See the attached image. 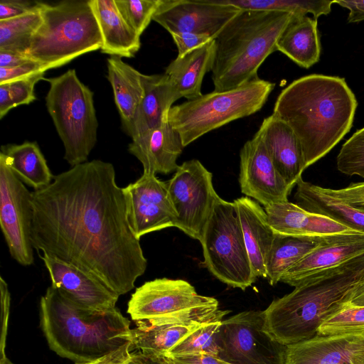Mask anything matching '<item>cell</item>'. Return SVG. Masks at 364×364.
I'll use <instances>...</instances> for the list:
<instances>
[{
	"label": "cell",
	"instance_id": "cell-10",
	"mask_svg": "<svg viewBox=\"0 0 364 364\" xmlns=\"http://www.w3.org/2000/svg\"><path fill=\"white\" fill-rule=\"evenodd\" d=\"M200 242L204 264L218 279L242 290L255 282L233 202L218 197Z\"/></svg>",
	"mask_w": 364,
	"mask_h": 364
},
{
	"label": "cell",
	"instance_id": "cell-3",
	"mask_svg": "<svg viewBox=\"0 0 364 364\" xmlns=\"http://www.w3.org/2000/svg\"><path fill=\"white\" fill-rule=\"evenodd\" d=\"M363 274L364 255L309 277L262 311L265 331L284 346L314 337L348 301Z\"/></svg>",
	"mask_w": 364,
	"mask_h": 364
},
{
	"label": "cell",
	"instance_id": "cell-51",
	"mask_svg": "<svg viewBox=\"0 0 364 364\" xmlns=\"http://www.w3.org/2000/svg\"><path fill=\"white\" fill-rule=\"evenodd\" d=\"M12 108L8 90L4 84H0V119Z\"/></svg>",
	"mask_w": 364,
	"mask_h": 364
},
{
	"label": "cell",
	"instance_id": "cell-42",
	"mask_svg": "<svg viewBox=\"0 0 364 364\" xmlns=\"http://www.w3.org/2000/svg\"><path fill=\"white\" fill-rule=\"evenodd\" d=\"M41 72L46 73L42 65L36 61H31L13 68H0V84L21 79Z\"/></svg>",
	"mask_w": 364,
	"mask_h": 364
},
{
	"label": "cell",
	"instance_id": "cell-23",
	"mask_svg": "<svg viewBox=\"0 0 364 364\" xmlns=\"http://www.w3.org/2000/svg\"><path fill=\"white\" fill-rule=\"evenodd\" d=\"M183 148L179 134L168 121L132 139L128 151L141 162L143 172L168 174L178 168Z\"/></svg>",
	"mask_w": 364,
	"mask_h": 364
},
{
	"label": "cell",
	"instance_id": "cell-29",
	"mask_svg": "<svg viewBox=\"0 0 364 364\" xmlns=\"http://www.w3.org/2000/svg\"><path fill=\"white\" fill-rule=\"evenodd\" d=\"M143 74L124 63L122 58L112 55L107 59V79L125 130L130 124L144 95Z\"/></svg>",
	"mask_w": 364,
	"mask_h": 364
},
{
	"label": "cell",
	"instance_id": "cell-7",
	"mask_svg": "<svg viewBox=\"0 0 364 364\" xmlns=\"http://www.w3.org/2000/svg\"><path fill=\"white\" fill-rule=\"evenodd\" d=\"M274 85L258 78L232 90L213 91L173 106L168 121L185 147L215 129L259 111Z\"/></svg>",
	"mask_w": 364,
	"mask_h": 364
},
{
	"label": "cell",
	"instance_id": "cell-4",
	"mask_svg": "<svg viewBox=\"0 0 364 364\" xmlns=\"http://www.w3.org/2000/svg\"><path fill=\"white\" fill-rule=\"evenodd\" d=\"M39 316L50 349L75 363L99 360L132 343L130 321L117 308L83 309L53 286L41 298Z\"/></svg>",
	"mask_w": 364,
	"mask_h": 364
},
{
	"label": "cell",
	"instance_id": "cell-8",
	"mask_svg": "<svg viewBox=\"0 0 364 364\" xmlns=\"http://www.w3.org/2000/svg\"><path fill=\"white\" fill-rule=\"evenodd\" d=\"M43 80L50 85L46 105L63 141L64 159L72 167L87 161L97 140L93 92L74 69Z\"/></svg>",
	"mask_w": 364,
	"mask_h": 364
},
{
	"label": "cell",
	"instance_id": "cell-16",
	"mask_svg": "<svg viewBox=\"0 0 364 364\" xmlns=\"http://www.w3.org/2000/svg\"><path fill=\"white\" fill-rule=\"evenodd\" d=\"M239 183L243 194L264 208L288 201L293 188L276 169L257 132L240 150Z\"/></svg>",
	"mask_w": 364,
	"mask_h": 364
},
{
	"label": "cell",
	"instance_id": "cell-17",
	"mask_svg": "<svg viewBox=\"0 0 364 364\" xmlns=\"http://www.w3.org/2000/svg\"><path fill=\"white\" fill-rule=\"evenodd\" d=\"M50 275L51 286L77 306L94 311L116 308L119 295L92 274L46 254L39 255Z\"/></svg>",
	"mask_w": 364,
	"mask_h": 364
},
{
	"label": "cell",
	"instance_id": "cell-24",
	"mask_svg": "<svg viewBox=\"0 0 364 364\" xmlns=\"http://www.w3.org/2000/svg\"><path fill=\"white\" fill-rule=\"evenodd\" d=\"M238 215L253 274L266 278V260L276 233L270 226L265 210L249 197L233 201Z\"/></svg>",
	"mask_w": 364,
	"mask_h": 364
},
{
	"label": "cell",
	"instance_id": "cell-38",
	"mask_svg": "<svg viewBox=\"0 0 364 364\" xmlns=\"http://www.w3.org/2000/svg\"><path fill=\"white\" fill-rule=\"evenodd\" d=\"M121 15L139 36L143 33L159 5L160 0H114Z\"/></svg>",
	"mask_w": 364,
	"mask_h": 364
},
{
	"label": "cell",
	"instance_id": "cell-47",
	"mask_svg": "<svg viewBox=\"0 0 364 364\" xmlns=\"http://www.w3.org/2000/svg\"><path fill=\"white\" fill-rule=\"evenodd\" d=\"M335 3L350 11L347 20L348 23L364 21V1L335 0Z\"/></svg>",
	"mask_w": 364,
	"mask_h": 364
},
{
	"label": "cell",
	"instance_id": "cell-19",
	"mask_svg": "<svg viewBox=\"0 0 364 364\" xmlns=\"http://www.w3.org/2000/svg\"><path fill=\"white\" fill-rule=\"evenodd\" d=\"M364 255V232L338 235L319 243L290 267L280 282L296 287L309 277Z\"/></svg>",
	"mask_w": 364,
	"mask_h": 364
},
{
	"label": "cell",
	"instance_id": "cell-43",
	"mask_svg": "<svg viewBox=\"0 0 364 364\" xmlns=\"http://www.w3.org/2000/svg\"><path fill=\"white\" fill-rule=\"evenodd\" d=\"M0 292H1V331L0 340V356L5 355L6 341L8 331L9 318L10 314L11 295L7 283L0 277Z\"/></svg>",
	"mask_w": 364,
	"mask_h": 364
},
{
	"label": "cell",
	"instance_id": "cell-27",
	"mask_svg": "<svg viewBox=\"0 0 364 364\" xmlns=\"http://www.w3.org/2000/svg\"><path fill=\"white\" fill-rule=\"evenodd\" d=\"M317 20L295 15L277 40V50L300 67L309 68L320 58L321 43Z\"/></svg>",
	"mask_w": 364,
	"mask_h": 364
},
{
	"label": "cell",
	"instance_id": "cell-32",
	"mask_svg": "<svg viewBox=\"0 0 364 364\" xmlns=\"http://www.w3.org/2000/svg\"><path fill=\"white\" fill-rule=\"evenodd\" d=\"M321 240L276 233L265 264L266 278L269 284L274 285L279 282L282 275Z\"/></svg>",
	"mask_w": 364,
	"mask_h": 364
},
{
	"label": "cell",
	"instance_id": "cell-21",
	"mask_svg": "<svg viewBox=\"0 0 364 364\" xmlns=\"http://www.w3.org/2000/svg\"><path fill=\"white\" fill-rule=\"evenodd\" d=\"M257 132L276 169L294 187L305 170L296 135L287 123L272 114L263 119Z\"/></svg>",
	"mask_w": 364,
	"mask_h": 364
},
{
	"label": "cell",
	"instance_id": "cell-52",
	"mask_svg": "<svg viewBox=\"0 0 364 364\" xmlns=\"http://www.w3.org/2000/svg\"><path fill=\"white\" fill-rule=\"evenodd\" d=\"M0 364H14L6 356V355L0 356Z\"/></svg>",
	"mask_w": 364,
	"mask_h": 364
},
{
	"label": "cell",
	"instance_id": "cell-37",
	"mask_svg": "<svg viewBox=\"0 0 364 364\" xmlns=\"http://www.w3.org/2000/svg\"><path fill=\"white\" fill-rule=\"evenodd\" d=\"M336 166L342 173L364 178V127L343 144L336 158Z\"/></svg>",
	"mask_w": 364,
	"mask_h": 364
},
{
	"label": "cell",
	"instance_id": "cell-26",
	"mask_svg": "<svg viewBox=\"0 0 364 364\" xmlns=\"http://www.w3.org/2000/svg\"><path fill=\"white\" fill-rule=\"evenodd\" d=\"M215 53L213 40L189 53L178 56L165 69L181 97L194 100L203 94L201 87L205 75L211 71Z\"/></svg>",
	"mask_w": 364,
	"mask_h": 364
},
{
	"label": "cell",
	"instance_id": "cell-49",
	"mask_svg": "<svg viewBox=\"0 0 364 364\" xmlns=\"http://www.w3.org/2000/svg\"><path fill=\"white\" fill-rule=\"evenodd\" d=\"M126 364H167L164 356H157L141 351L132 353Z\"/></svg>",
	"mask_w": 364,
	"mask_h": 364
},
{
	"label": "cell",
	"instance_id": "cell-18",
	"mask_svg": "<svg viewBox=\"0 0 364 364\" xmlns=\"http://www.w3.org/2000/svg\"><path fill=\"white\" fill-rule=\"evenodd\" d=\"M285 364H364V333L316 335L287 346Z\"/></svg>",
	"mask_w": 364,
	"mask_h": 364
},
{
	"label": "cell",
	"instance_id": "cell-28",
	"mask_svg": "<svg viewBox=\"0 0 364 364\" xmlns=\"http://www.w3.org/2000/svg\"><path fill=\"white\" fill-rule=\"evenodd\" d=\"M294 198L304 209L328 216L355 230L364 232V210L326 193L323 188L305 181L296 183Z\"/></svg>",
	"mask_w": 364,
	"mask_h": 364
},
{
	"label": "cell",
	"instance_id": "cell-36",
	"mask_svg": "<svg viewBox=\"0 0 364 364\" xmlns=\"http://www.w3.org/2000/svg\"><path fill=\"white\" fill-rule=\"evenodd\" d=\"M364 333V306L346 305L319 327L317 335Z\"/></svg>",
	"mask_w": 364,
	"mask_h": 364
},
{
	"label": "cell",
	"instance_id": "cell-33",
	"mask_svg": "<svg viewBox=\"0 0 364 364\" xmlns=\"http://www.w3.org/2000/svg\"><path fill=\"white\" fill-rule=\"evenodd\" d=\"M42 22L38 2L29 13L8 20L0 21V50L26 55L31 39Z\"/></svg>",
	"mask_w": 364,
	"mask_h": 364
},
{
	"label": "cell",
	"instance_id": "cell-2",
	"mask_svg": "<svg viewBox=\"0 0 364 364\" xmlns=\"http://www.w3.org/2000/svg\"><path fill=\"white\" fill-rule=\"evenodd\" d=\"M357 105L344 78L311 74L282 90L272 114L296 135L306 169L326 156L350 131Z\"/></svg>",
	"mask_w": 364,
	"mask_h": 364
},
{
	"label": "cell",
	"instance_id": "cell-46",
	"mask_svg": "<svg viewBox=\"0 0 364 364\" xmlns=\"http://www.w3.org/2000/svg\"><path fill=\"white\" fill-rule=\"evenodd\" d=\"M132 347V343H129L117 351L99 360L92 362L75 364H124L129 360L131 356Z\"/></svg>",
	"mask_w": 364,
	"mask_h": 364
},
{
	"label": "cell",
	"instance_id": "cell-44",
	"mask_svg": "<svg viewBox=\"0 0 364 364\" xmlns=\"http://www.w3.org/2000/svg\"><path fill=\"white\" fill-rule=\"evenodd\" d=\"M167 364H230L207 353H188L164 356Z\"/></svg>",
	"mask_w": 364,
	"mask_h": 364
},
{
	"label": "cell",
	"instance_id": "cell-1",
	"mask_svg": "<svg viewBox=\"0 0 364 364\" xmlns=\"http://www.w3.org/2000/svg\"><path fill=\"white\" fill-rule=\"evenodd\" d=\"M38 252L92 274L119 296L134 289L147 260L127 219L114 166L98 159L55 176L32 192Z\"/></svg>",
	"mask_w": 364,
	"mask_h": 364
},
{
	"label": "cell",
	"instance_id": "cell-25",
	"mask_svg": "<svg viewBox=\"0 0 364 364\" xmlns=\"http://www.w3.org/2000/svg\"><path fill=\"white\" fill-rule=\"evenodd\" d=\"M90 4L102 37V53L134 57L141 46L140 36L124 19L114 0H90Z\"/></svg>",
	"mask_w": 364,
	"mask_h": 364
},
{
	"label": "cell",
	"instance_id": "cell-15",
	"mask_svg": "<svg viewBox=\"0 0 364 364\" xmlns=\"http://www.w3.org/2000/svg\"><path fill=\"white\" fill-rule=\"evenodd\" d=\"M240 11L218 0H160L153 21L171 35L193 33L215 39Z\"/></svg>",
	"mask_w": 364,
	"mask_h": 364
},
{
	"label": "cell",
	"instance_id": "cell-11",
	"mask_svg": "<svg viewBox=\"0 0 364 364\" xmlns=\"http://www.w3.org/2000/svg\"><path fill=\"white\" fill-rule=\"evenodd\" d=\"M166 184L176 214V228L200 241L219 197L212 173L200 161L192 159L178 166Z\"/></svg>",
	"mask_w": 364,
	"mask_h": 364
},
{
	"label": "cell",
	"instance_id": "cell-48",
	"mask_svg": "<svg viewBox=\"0 0 364 364\" xmlns=\"http://www.w3.org/2000/svg\"><path fill=\"white\" fill-rule=\"evenodd\" d=\"M31 61L27 55L7 50H0V68H13Z\"/></svg>",
	"mask_w": 364,
	"mask_h": 364
},
{
	"label": "cell",
	"instance_id": "cell-13",
	"mask_svg": "<svg viewBox=\"0 0 364 364\" xmlns=\"http://www.w3.org/2000/svg\"><path fill=\"white\" fill-rule=\"evenodd\" d=\"M32 192L0 159V225L12 258L33 264Z\"/></svg>",
	"mask_w": 364,
	"mask_h": 364
},
{
	"label": "cell",
	"instance_id": "cell-31",
	"mask_svg": "<svg viewBox=\"0 0 364 364\" xmlns=\"http://www.w3.org/2000/svg\"><path fill=\"white\" fill-rule=\"evenodd\" d=\"M132 328V344L139 351L157 356H166L182 338L200 325L185 326L135 321Z\"/></svg>",
	"mask_w": 364,
	"mask_h": 364
},
{
	"label": "cell",
	"instance_id": "cell-5",
	"mask_svg": "<svg viewBox=\"0 0 364 364\" xmlns=\"http://www.w3.org/2000/svg\"><path fill=\"white\" fill-rule=\"evenodd\" d=\"M294 16L288 12L241 11L230 20L214 39L213 91L232 90L258 79L259 67L277 50L278 38Z\"/></svg>",
	"mask_w": 364,
	"mask_h": 364
},
{
	"label": "cell",
	"instance_id": "cell-45",
	"mask_svg": "<svg viewBox=\"0 0 364 364\" xmlns=\"http://www.w3.org/2000/svg\"><path fill=\"white\" fill-rule=\"evenodd\" d=\"M36 2L32 4L23 0H1L0 21L8 20L25 15L31 11Z\"/></svg>",
	"mask_w": 364,
	"mask_h": 364
},
{
	"label": "cell",
	"instance_id": "cell-22",
	"mask_svg": "<svg viewBox=\"0 0 364 364\" xmlns=\"http://www.w3.org/2000/svg\"><path fill=\"white\" fill-rule=\"evenodd\" d=\"M144 97L124 130L134 139L168 122L172 105L181 98L168 76L143 74Z\"/></svg>",
	"mask_w": 364,
	"mask_h": 364
},
{
	"label": "cell",
	"instance_id": "cell-50",
	"mask_svg": "<svg viewBox=\"0 0 364 364\" xmlns=\"http://www.w3.org/2000/svg\"><path fill=\"white\" fill-rule=\"evenodd\" d=\"M347 304L364 306V274L351 291Z\"/></svg>",
	"mask_w": 364,
	"mask_h": 364
},
{
	"label": "cell",
	"instance_id": "cell-40",
	"mask_svg": "<svg viewBox=\"0 0 364 364\" xmlns=\"http://www.w3.org/2000/svg\"><path fill=\"white\" fill-rule=\"evenodd\" d=\"M323 191L342 202L364 210V181L352 183L340 189L323 188Z\"/></svg>",
	"mask_w": 364,
	"mask_h": 364
},
{
	"label": "cell",
	"instance_id": "cell-41",
	"mask_svg": "<svg viewBox=\"0 0 364 364\" xmlns=\"http://www.w3.org/2000/svg\"><path fill=\"white\" fill-rule=\"evenodd\" d=\"M178 50V56L183 55L214 40L205 34L182 33L171 35Z\"/></svg>",
	"mask_w": 364,
	"mask_h": 364
},
{
	"label": "cell",
	"instance_id": "cell-30",
	"mask_svg": "<svg viewBox=\"0 0 364 364\" xmlns=\"http://www.w3.org/2000/svg\"><path fill=\"white\" fill-rule=\"evenodd\" d=\"M0 159L22 182L33 188L34 191L48 186L55 176L35 141L2 146Z\"/></svg>",
	"mask_w": 364,
	"mask_h": 364
},
{
	"label": "cell",
	"instance_id": "cell-12",
	"mask_svg": "<svg viewBox=\"0 0 364 364\" xmlns=\"http://www.w3.org/2000/svg\"><path fill=\"white\" fill-rule=\"evenodd\" d=\"M217 336L219 358L230 364H285L287 346L265 331L262 311L223 320Z\"/></svg>",
	"mask_w": 364,
	"mask_h": 364
},
{
	"label": "cell",
	"instance_id": "cell-35",
	"mask_svg": "<svg viewBox=\"0 0 364 364\" xmlns=\"http://www.w3.org/2000/svg\"><path fill=\"white\" fill-rule=\"evenodd\" d=\"M222 321L198 326L177 343L167 355L207 353L219 357L220 347L217 335Z\"/></svg>",
	"mask_w": 364,
	"mask_h": 364
},
{
	"label": "cell",
	"instance_id": "cell-34",
	"mask_svg": "<svg viewBox=\"0 0 364 364\" xmlns=\"http://www.w3.org/2000/svg\"><path fill=\"white\" fill-rule=\"evenodd\" d=\"M222 4L233 6L241 11H262L288 12L297 16L310 13L316 19L331 11L334 1L307 0H218Z\"/></svg>",
	"mask_w": 364,
	"mask_h": 364
},
{
	"label": "cell",
	"instance_id": "cell-9",
	"mask_svg": "<svg viewBox=\"0 0 364 364\" xmlns=\"http://www.w3.org/2000/svg\"><path fill=\"white\" fill-rule=\"evenodd\" d=\"M218 305L216 299L198 294L187 281L160 278L136 289L127 313L134 322L196 326L222 321L229 311Z\"/></svg>",
	"mask_w": 364,
	"mask_h": 364
},
{
	"label": "cell",
	"instance_id": "cell-6",
	"mask_svg": "<svg viewBox=\"0 0 364 364\" xmlns=\"http://www.w3.org/2000/svg\"><path fill=\"white\" fill-rule=\"evenodd\" d=\"M38 4L42 22L26 55L46 72L101 49L102 37L90 0Z\"/></svg>",
	"mask_w": 364,
	"mask_h": 364
},
{
	"label": "cell",
	"instance_id": "cell-39",
	"mask_svg": "<svg viewBox=\"0 0 364 364\" xmlns=\"http://www.w3.org/2000/svg\"><path fill=\"white\" fill-rule=\"evenodd\" d=\"M45 72L38 73L28 77L4 83L9 92L12 108L22 105H28L34 101V87L41 80H43Z\"/></svg>",
	"mask_w": 364,
	"mask_h": 364
},
{
	"label": "cell",
	"instance_id": "cell-53",
	"mask_svg": "<svg viewBox=\"0 0 364 364\" xmlns=\"http://www.w3.org/2000/svg\"><path fill=\"white\" fill-rule=\"evenodd\" d=\"M126 363H124V364H126Z\"/></svg>",
	"mask_w": 364,
	"mask_h": 364
},
{
	"label": "cell",
	"instance_id": "cell-20",
	"mask_svg": "<svg viewBox=\"0 0 364 364\" xmlns=\"http://www.w3.org/2000/svg\"><path fill=\"white\" fill-rule=\"evenodd\" d=\"M264 210L269 224L274 232L279 235L322 240L360 232L328 216L308 211L289 200L269 205Z\"/></svg>",
	"mask_w": 364,
	"mask_h": 364
},
{
	"label": "cell",
	"instance_id": "cell-14",
	"mask_svg": "<svg viewBox=\"0 0 364 364\" xmlns=\"http://www.w3.org/2000/svg\"><path fill=\"white\" fill-rule=\"evenodd\" d=\"M128 222L134 236L176 226V214L166 181L143 172L135 182L123 188Z\"/></svg>",
	"mask_w": 364,
	"mask_h": 364
}]
</instances>
